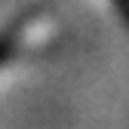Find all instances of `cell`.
<instances>
[{
    "label": "cell",
    "mask_w": 129,
    "mask_h": 129,
    "mask_svg": "<svg viewBox=\"0 0 129 129\" xmlns=\"http://www.w3.org/2000/svg\"><path fill=\"white\" fill-rule=\"evenodd\" d=\"M12 49H15V40H12V34H3V37H0V64H3V61L12 55Z\"/></svg>",
    "instance_id": "6da1fadb"
}]
</instances>
